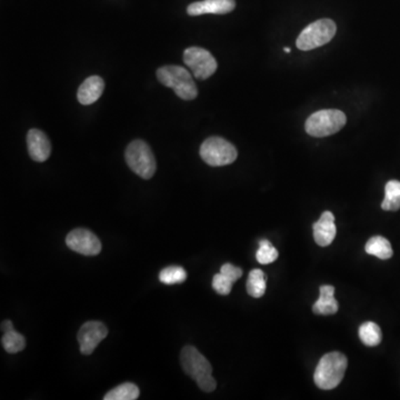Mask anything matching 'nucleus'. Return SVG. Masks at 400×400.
<instances>
[{"label":"nucleus","instance_id":"f03ea898","mask_svg":"<svg viewBox=\"0 0 400 400\" xmlns=\"http://www.w3.org/2000/svg\"><path fill=\"white\" fill-rule=\"evenodd\" d=\"M348 360L344 354L331 352L324 354L315 369L314 382L322 390L336 388L344 378Z\"/></svg>","mask_w":400,"mask_h":400},{"label":"nucleus","instance_id":"9b49d317","mask_svg":"<svg viewBox=\"0 0 400 400\" xmlns=\"http://www.w3.org/2000/svg\"><path fill=\"white\" fill-rule=\"evenodd\" d=\"M314 240L320 247H327L335 240L337 229L335 225V216L331 212H324L319 221L312 226Z\"/></svg>","mask_w":400,"mask_h":400},{"label":"nucleus","instance_id":"20e7f679","mask_svg":"<svg viewBox=\"0 0 400 400\" xmlns=\"http://www.w3.org/2000/svg\"><path fill=\"white\" fill-rule=\"evenodd\" d=\"M346 115L337 109H325L309 116L305 124L306 132L312 137H327L336 134L346 125Z\"/></svg>","mask_w":400,"mask_h":400},{"label":"nucleus","instance_id":"b1692460","mask_svg":"<svg viewBox=\"0 0 400 400\" xmlns=\"http://www.w3.org/2000/svg\"><path fill=\"white\" fill-rule=\"evenodd\" d=\"M233 285H234V282H233L230 278H228V277L221 274V273L216 274L214 278H212V288H214L216 293L219 294V295H229Z\"/></svg>","mask_w":400,"mask_h":400},{"label":"nucleus","instance_id":"412c9836","mask_svg":"<svg viewBox=\"0 0 400 400\" xmlns=\"http://www.w3.org/2000/svg\"><path fill=\"white\" fill-rule=\"evenodd\" d=\"M1 345H3L4 350L8 354H17L25 350L26 339L22 333H17L15 329H13V331L4 333L1 337Z\"/></svg>","mask_w":400,"mask_h":400},{"label":"nucleus","instance_id":"5701e85b","mask_svg":"<svg viewBox=\"0 0 400 400\" xmlns=\"http://www.w3.org/2000/svg\"><path fill=\"white\" fill-rule=\"evenodd\" d=\"M278 250L273 246L272 242L267 240H263L259 242V248H258L257 254H256V259L258 263L261 265H268V263H274L278 258Z\"/></svg>","mask_w":400,"mask_h":400},{"label":"nucleus","instance_id":"39448f33","mask_svg":"<svg viewBox=\"0 0 400 400\" xmlns=\"http://www.w3.org/2000/svg\"><path fill=\"white\" fill-rule=\"evenodd\" d=\"M337 26L331 19L324 18L309 25L301 32L296 45L301 50H312L324 46L335 37Z\"/></svg>","mask_w":400,"mask_h":400},{"label":"nucleus","instance_id":"dca6fc26","mask_svg":"<svg viewBox=\"0 0 400 400\" xmlns=\"http://www.w3.org/2000/svg\"><path fill=\"white\" fill-rule=\"evenodd\" d=\"M366 253L368 255L375 256V257L387 261L392 257V244L389 240H386L382 236H373L367 242L365 246Z\"/></svg>","mask_w":400,"mask_h":400},{"label":"nucleus","instance_id":"1a4fd4ad","mask_svg":"<svg viewBox=\"0 0 400 400\" xmlns=\"http://www.w3.org/2000/svg\"><path fill=\"white\" fill-rule=\"evenodd\" d=\"M66 244L73 251L83 256H97L102 251L99 238L88 229L78 228L70 231L66 237Z\"/></svg>","mask_w":400,"mask_h":400},{"label":"nucleus","instance_id":"aec40b11","mask_svg":"<svg viewBox=\"0 0 400 400\" xmlns=\"http://www.w3.org/2000/svg\"><path fill=\"white\" fill-rule=\"evenodd\" d=\"M139 388L132 382H125L106 394L105 400H136L139 398Z\"/></svg>","mask_w":400,"mask_h":400},{"label":"nucleus","instance_id":"f257e3e1","mask_svg":"<svg viewBox=\"0 0 400 400\" xmlns=\"http://www.w3.org/2000/svg\"><path fill=\"white\" fill-rule=\"evenodd\" d=\"M180 365L186 375L193 379L202 392H212L216 389L217 384L212 376V365L197 348L193 346L184 347L180 354Z\"/></svg>","mask_w":400,"mask_h":400},{"label":"nucleus","instance_id":"bb28decb","mask_svg":"<svg viewBox=\"0 0 400 400\" xmlns=\"http://www.w3.org/2000/svg\"><path fill=\"white\" fill-rule=\"evenodd\" d=\"M284 51H285V53H290V48H287V47H285V48H284Z\"/></svg>","mask_w":400,"mask_h":400},{"label":"nucleus","instance_id":"393cba45","mask_svg":"<svg viewBox=\"0 0 400 400\" xmlns=\"http://www.w3.org/2000/svg\"><path fill=\"white\" fill-rule=\"evenodd\" d=\"M221 274L230 278L233 282H236L242 276V269L240 267L234 266L231 263H225L221 268Z\"/></svg>","mask_w":400,"mask_h":400},{"label":"nucleus","instance_id":"ddd939ff","mask_svg":"<svg viewBox=\"0 0 400 400\" xmlns=\"http://www.w3.org/2000/svg\"><path fill=\"white\" fill-rule=\"evenodd\" d=\"M28 153L30 158L43 163L50 156L51 145L45 132L39 129H30L27 136Z\"/></svg>","mask_w":400,"mask_h":400},{"label":"nucleus","instance_id":"4be33fe9","mask_svg":"<svg viewBox=\"0 0 400 400\" xmlns=\"http://www.w3.org/2000/svg\"><path fill=\"white\" fill-rule=\"evenodd\" d=\"M187 280V273L183 267L170 266L163 269L159 274V280L165 285L181 284Z\"/></svg>","mask_w":400,"mask_h":400},{"label":"nucleus","instance_id":"6e6552de","mask_svg":"<svg viewBox=\"0 0 400 400\" xmlns=\"http://www.w3.org/2000/svg\"><path fill=\"white\" fill-rule=\"evenodd\" d=\"M184 62L193 71L195 78L205 81L217 70V62L209 51L200 47H189L184 53Z\"/></svg>","mask_w":400,"mask_h":400},{"label":"nucleus","instance_id":"4468645a","mask_svg":"<svg viewBox=\"0 0 400 400\" xmlns=\"http://www.w3.org/2000/svg\"><path fill=\"white\" fill-rule=\"evenodd\" d=\"M105 89V83L99 76H92L81 83L79 87L78 102L81 105H92L99 99Z\"/></svg>","mask_w":400,"mask_h":400},{"label":"nucleus","instance_id":"7ed1b4c3","mask_svg":"<svg viewBox=\"0 0 400 400\" xmlns=\"http://www.w3.org/2000/svg\"><path fill=\"white\" fill-rule=\"evenodd\" d=\"M157 77L164 86L174 89L179 98L184 100H193L198 95L196 83L191 74L186 68L180 66H164L157 70Z\"/></svg>","mask_w":400,"mask_h":400},{"label":"nucleus","instance_id":"f3484780","mask_svg":"<svg viewBox=\"0 0 400 400\" xmlns=\"http://www.w3.org/2000/svg\"><path fill=\"white\" fill-rule=\"evenodd\" d=\"M266 275L261 269H253L248 276L247 288L248 295L254 298H261L266 293Z\"/></svg>","mask_w":400,"mask_h":400},{"label":"nucleus","instance_id":"2eb2a0df","mask_svg":"<svg viewBox=\"0 0 400 400\" xmlns=\"http://www.w3.org/2000/svg\"><path fill=\"white\" fill-rule=\"evenodd\" d=\"M335 287L331 285L320 286L319 298L312 306V312L316 315H333L338 312V301L335 299Z\"/></svg>","mask_w":400,"mask_h":400},{"label":"nucleus","instance_id":"6ab92c4d","mask_svg":"<svg viewBox=\"0 0 400 400\" xmlns=\"http://www.w3.org/2000/svg\"><path fill=\"white\" fill-rule=\"evenodd\" d=\"M382 208L386 212H397L400 209V181L398 180H389L386 184Z\"/></svg>","mask_w":400,"mask_h":400},{"label":"nucleus","instance_id":"a211bd4d","mask_svg":"<svg viewBox=\"0 0 400 400\" xmlns=\"http://www.w3.org/2000/svg\"><path fill=\"white\" fill-rule=\"evenodd\" d=\"M359 338L364 345L368 347L378 346L382 343V329L377 324L373 322H367L361 324L359 327Z\"/></svg>","mask_w":400,"mask_h":400},{"label":"nucleus","instance_id":"423d86ee","mask_svg":"<svg viewBox=\"0 0 400 400\" xmlns=\"http://www.w3.org/2000/svg\"><path fill=\"white\" fill-rule=\"evenodd\" d=\"M127 165L129 168L144 179H151L156 172V159L151 147L143 140H135L127 147Z\"/></svg>","mask_w":400,"mask_h":400},{"label":"nucleus","instance_id":"f8f14e48","mask_svg":"<svg viewBox=\"0 0 400 400\" xmlns=\"http://www.w3.org/2000/svg\"><path fill=\"white\" fill-rule=\"evenodd\" d=\"M236 7L235 0H202L188 6L189 16H200L205 14H229Z\"/></svg>","mask_w":400,"mask_h":400},{"label":"nucleus","instance_id":"9d476101","mask_svg":"<svg viewBox=\"0 0 400 400\" xmlns=\"http://www.w3.org/2000/svg\"><path fill=\"white\" fill-rule=\"evenodd\" d=\"M108 329L102 322H87L78 331L79 347L83 354H92L97 346L107 337Z\"/></svg>","mask_w":400,"mask_h":400},{"label":"nucleus","instance_id":"0eeeda50","mask_svg":"<svg viewBox=\"0 0 400 400\" xmlns=\"http://www.w3.org/2000/svg\"><path fill=\"white\" fill-rule=\"evenodd\" d=\"M200 156L209 166L221 167L233 164L238 153L235 146L223 138L210 137L202 143Z\"/></svg>","mask_w":400,"mask_h":400},{"label":"nucleus","instance_id":"a878e982","mask_svg":"<svg viewBox=\"0 0 400 400\" xmlns=\"http://www.w3.org/2000/svg\"><path fill=\"white\" fill-rule=\"evenodd\" d=\"M13 329H14V324H13V322H11V320H5V322H3V324H1V331H3V333H7V331H13Z\"/></svg>","mask_w":400,"mask_h":400}]
</instances>
